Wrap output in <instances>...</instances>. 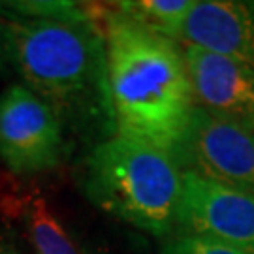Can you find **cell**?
<instances>
[{"instance_id": "obj_2", "label": "cell", "mask_w": 254, "mask_h": 254, "mask_svg": "<svg viewBox=\"0 0 254 254\" xmlns=\"http://www.w3.org/2000/svg\"><path fill=\"white\" fill-rule=\"evenodd\" d=\"M2 23L9 63L63 125L102 119L113 125L106 40L91 19L9 17Z\"/></svg>"}, {"instance_id": "obj_7", "label": "cell", "mask_w": 254, "mask_h": 254, "mask_svg": "<svg viewBox=\"0 0 254 254\" xmlns=\"http://www.w3.org/2000/svg\"><path fill=\"white\" fill-rule=\"evenodd\" d=\"M183 51L196 108L254 128V70L190 44Z\"/></svg>"}, {"instance_id": "obj_13", "label": "cell", "mask_w": 254, "mask_h": 254, "mask_svg": "<svg viewBox=\"0 0 254 254\" xmlns=\"http://www.w3.org/2000/svg\"><path fill=\"white\" fill-rule=\"evenodd\" d=\"M0 254H19V253H17V251H13L11 247L0 245Z\"/></svg>"}, {"instance_id": "obj_8", "label": "cell", "mask_w": 254, "mask_h": 254, "mask_svg": "<svg viewBox=\"0 0 254 254\" xmlns=\"http://www.w3.org/2000/svg\"><path fill=\"white\" fill-rule=\"evenodd\" d=\"M181 44L198 46L254 70V2L196 0Z\"/></svg>"}, {"instance_id": "obj_3", "label": "cell", "mask_w": 254, "mask_h": 254, "mask_svg": "<svg viewBox=\"0 0 254 254\" xmlns=\"http://www.w3.org/2000/svg\"><path fill=\"white\" fill-rule=\"evenodd\" d=\"M83 185L98 207L153 236L177 226L183 172L166 151L115 134L92 149Z\"/></svg>"}, {"instance_id": "obj_9", "label": "cell", "mask_w": 254, "mask_h": 254, "mask_svg": "<svg viewBox=\"0 0 254 254\" xmlns=\"http://www.w3.org/2000/svg\"><path fill=\"white\" fill-rule=\"evenodd\" d=\"M115 6L119 11L153 32L181 42L183 28L196 6V0H134L119 2Z\"/></svg>"}, {"instance_id": "obj_1", "label": "cell", "mask_w": 254, "mask_h": 254, "mask_svg": "<svg viewBox=\"0 0 254 254\" xmlns=\"http://www.w3.org/2000/svg\"><path fill=\"white\" fill-rule=\"evenodd\" d=\"M104 40L117 134L172 154L196 109L183 46L117 8L104 19Z\"/></svg>"}, {"instance_id": "obj_11", "label": "cell", "mask_w": 254, "mask_h": 254, "mask_svg": "<svg viewBox=\"0 0 254 254\" xmlns=\"http://www.w3.org/2000/svg\"><path fill=\"white\" fill-rule=\"evenodd\" d=\"M160 254H247L220 241L192 234H177L170 237Z\"/></svg>"}, {"instance_id": "obj_10", "label": "cell", "mask_w": 254, "mask_h": 254, "mask_svg": "<svg viewBox=\"0 0 254 254\" xmlns=\"http://www.w3.org/2000/svg\"><path fill=\"white\" fill-rule=\"evenodd\" d=\"M25 222L36 254H79L42 194L30 192L25 198Z\"/></svg>"}, {"instance_id": "obj_5", "label": "cell", "mask_w": 254, "mask_h": 254, "mask_svg": "<svg viewBox=\"0 0 254 254\" xmlns=\"http://www.w3.org/2000/svg\"><path fill=\"white\" fill-rule=\"evenodd\" d=\"M63 123L25 85L0 94V158L15 173L53 170L63 160Z\"/></svg>"}, {"instance_id": "obj_4", "label": "cell", "mask_w": 254, "mask_h": 254, "mask_svg": "<svg viewBox=\"0 0 254 254\" xmlns=\"http://www.w3.org/2000/svg\"><path fill=\"white\" fill-rule=\"evenodd\" d=\"M172 158L183 173L254 196V128L196 108Z\"/></svg>"}, {"instance_id": "obj_6", "label": "cell", "mask_w": 254, "mask_h": 254, "mask_svg": "<svg viewBox=\"0 0 254 254\" xmlns=\"http://www.w3.org/2000/svg\"><path fill=\"white\" fill-rule=\"evenodd\" d=\"M179 234L203 236L254 254V196L183 173Z\"/></svg>"}, {"instance_id": "obj_12", "label": "cell", "mask_w": 254, "mask_h": 254, "mask_svg": "<svg viewBox=\"0 0 254 254\" xmlns=\"http://www.w3.org/2000/svg\"><path fill=\"white\" fill-rule=\"evenodd\" d=\"M9 64V55H8V42H6V30H4V23L0 21V73L6 70Z\"/></svg>"}]
</instances>
